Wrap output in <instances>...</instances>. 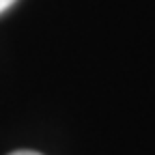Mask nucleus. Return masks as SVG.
Wrapping results in <instances>:
<instances>
[{"mask_svg":"<svg viewBox=\"0 0 155 155\" xmlns=\"http://www.w3.org/2000/svg\"><path fill=\"white\" fill-rule=\"evenodd\" d=\"M13 2H15V0H0V13H5Z\"/></svg>","mask_w":155,"mask_h":155,"instance_id":"1","label":"nucleus"},{"mask_svg":"<svg viewBox=\"0 0 155 155\" xmlns=\"http://www.w3.org/2000/svg\"><path fill=\"white\" fill-rule=\"evenodd\" d=\"M11 155H41V153H35V151H15Z\"/></svg>","mask_w":155,"mask_h":155,"instance_id":"2","label":"nucleus"}]
</instances>
